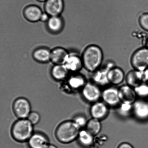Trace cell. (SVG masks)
I'll use <instances>...</instances> for the list:
<instances>
[{"mask_svg":"<svg viewBox=\"0 0 148 148\" xmlns=\"http://www.w3.org/2000/svg\"><path fill=\"white\" fill-rule=\"evenodd\" d=\"M81 58L84 68L92 73L102 65L103 54L99 46L91 45L86 48Z\"/></svg>","mask_w":148,"mask_h":148,"instance_id":"cell-1","label":"cell"},{"mask_svg":"<svg viewBox=\"0 0 148 148\" xmlns=\"http://www.w3.org/2000/svg\"><path fill=\"white\" fill-rule=\"evenodd\" d=\"M80 129L73 120H67L59 125L55 135L59 142L67 144L77 139Z\"/></svg>","mask_w":148,"mask_h":148,"instance_id":"cell-2","label":"cell"},{"mask_svg":"<svg viewBox=\"0 0 148 148\" xmlns=\"http://www.w3.org/2000/svg\"><path fill=\"white\" fill-rule=\"evenodd\" d=\"M11 133L13 138L16 141H28L34 133L33 125L27 119H18L13 124Z\"/></svg>","mask_w":148,"mask_h":148,"instance_id":"cell-3","label":"cell"},{"mask_svg":"<svg viewBox=\"0 0 148 148\" xmlns=\"http://www.w3.org/2000/svg\"><path fill=\"white\" fill-rule=\"evenodd\" d=\"M116 66L115 63L112 61H108L101 65L99 69L92 73V82L99 86L104 87L109 85L108 78L109 71L112 68Z\"/></svg>","mask_w":148,"mask_h":148,"instance_id":"cell-4","label":"cell"},{"mask_svg":"<svg viewBox=\"0 0 148 148\" xmlns=\"http://www.w3.org/2000/svg\"><path fill=\"white\" fill-rule=\"evenodd\" d=\"M131 64L135 70L143 71L148 68V49L143 47L136 50L132 56Z\"/></svg>","mask_w":148,"mask_h":148,"instance_id":"cell-5","label":"cell"},{"mask_svg":"<svg viewBox=\"0 0 148 148\" xmlns=\"http://www.w3.org/2000/svg\"><path fill=\"white\" fill-rule=\"evenodd\" d=\"M102 91L100 87L93 82H87L81 90V94L87 102L93 103L100 101Z\"/></svg>","mask_w":148,"mask_h":148,"instance_id":"cell-6","label":"cell"},{"mask_svg":"<svg viewBox=\"0 0 148 148\" xmlns=\"http://www.w3.org/2000/svg\"><path fill=\"white\" fill-rule=\"evenodd\" d=\"M13 110L14 114L18 119H27L32 112L29 101L23 97L17 98L14 101Z\"/></svg>","mask_w":148,"mask_h":148,"instance_id":"cell-7","label":"cell"},{"mask_svg":"<svg viewBox=\"0 0 148 148\" xmlns=\"http://www.w3.org/2000/svg\"><path fill=\"white\" fill-rule=\"evenodd\" d=\"M101 99L109 107H118L121 103L119 96L118 88L108 87L102 91Z\"/></svg>","mask_w":148,"mask_h":148,"instance_id":"cell-8","label":"cell"},{"mask_svg":"<svg viewBox=\"0 0 148 148\" xmlns=\"http://www.w3.org/2000/svg\"><path fill=\"white\" fill-rule=\"evenodd\" d=\"M109 107L103 101H97L91 105L90 109V114L92 118L101 121L108 116Z\"/></svg>","mask_w":148,"mask_h":148,"instance_id":"cell-9","label":"cell"},{"mask_svg":"<svg viewBox=\"0 0 148 148\" xmlns=\"http://www.w3.org/2000/svg\"><path fill=\"white\" fill-rule=\"evenodd\" d=\"M64 0H47L44 3L45 12L50 16H60L64 10Z\"/></svg>","mask_w":148,"mask_h":148,"instance_id":"cell-10","label":"cell"},{"mask_svg":"<svg viewBox=\"0 0 148 148\" xmlns=\"http://www.w3.org/2000/svg\"><path fill=\"white\" fill-rule=\"evenodd\" d=\"M23 15L25 18L31 23H36L40 21L43 12L38 5L30 4L26 6L23 10Z\"/></svg>","mask_w":148,"mask_h":148,"instance_id":"cell-11","label":"cell"},{"mask_svg":"<svg viewBox=\"0 0 148 148\" xmlns=\"http://www.w3.org/2000/svg\"><path fill=\"white\" fill-rule=\"evenodd\" d=\"M119 96L121 102L133 104L137 96L134 88L127 84L122 85L118 88Z\"/></svg>","mask_w":148,"mask_h":148,"instance_id":"cell-12","label":"cell"},{"mask_svg":"<svg viewBox=\"0 0 148 148\" xmlns=\"http://www.w3.org/2000/svg\"><path fill=\"white\" fill-rule=\"evenodd\" d=\"M133 114L140 120L148 119V103L143 100H137L133 104Z\"/></svg>","mask_w":148,"mask_h":148,"instance_id":"cell-13","label":"cell"},{"mask_svg":"<svg viewBox=\"0 0 148 148\" xmlns=\"http://www.w3.org/2000/svg\"><path fill=\"white\" fill-rule=\"evenodd\" d=\"M70 53L64 48H55L51 50V62L54 65H64Z\"/></svg>","mask_w":148,"mask_h":148,"instance_id":"cell-14","label":"cell"},{"mask_svg":"<svg viewBox=\"0 0 148 148\" xmlns=\"http://www.w3.org/2000/svg\"><path fill=\"white\" fill-rule=\"evenodd\" d=\"M27 142L30 148H46L50 145L47 136L39 132L33 133Z\"/></svg>","mask_w":148,"mask_h":148,"instance_id":"cell-15","label":"cell"},{"mask_svg":"<svg viewBox=\"0 0 148 148\" xmlns=\"http://www.w3.org/2000/svg\"><path fill=\"white\" fill-rule=\"evenodd\" d=\"M127 84L135 88L145 82L144 71H140L133 69L129 72L125 77Z\"/></svg>","mask_w":148,"mask_h":148,"instance_id":"cell-16","label":"cell"},{"mask_svg":"<svg viewBox=\"0 0 148 148\" xmlns=\"http://www.w3.org/2000/svg\"><path fill=\"white\" fill-rule=\"evenodd\" d=\"M64 65L69 72L77 73L84 67L82 58L76 54H70Z\"/></svg>","mask_w":148,"mask_h":148,"instance_id":"cell-17","label":"cell"},{"mask_svg":"<svg viewBox=\"0 0 148 148\" xmlns=\"http://www.w3.org/2000/svg\"><path fill=\"white\" fill-rule=\"evenodd\" d=\"M108 78L110 84L117 86L122 83L125 79V76L123 69L116 66L109 71Z\"/></svg>","mask_w":148,"mask_h":148,"instance_id":"cell-18","label":"cell"},{"mask_svg":"<svg viewBox=\"0 0 148 148\" xmlns=\"http://www.w3.org/2000/svg\"><path fill=\"white\" fill-rule=\"evenodd\" d=\"M46 23L47 30L53 34L60 33L64 27V20L60 16H51Z\"/></svg>","mask_w":148,"mask_h":148,"instance_id":"cell-19","label":"cell"},{"mask_svg":"<svg viewBox=\"0 0 148 148\" xmlns=\"http://www.w3.org/2000/svg\"><path fill=\"white\" fill-rule=\"evenodd\" d=\"M51 50L45 47H39L33 52V58L36 62L41 63H46L51 61Z\"/></svg>","mask_w":148,"mask_h":148,"instance_id":"cell-20","label":"cell"},{"mask_svg":"<svg viewBox=\"0 0 148 148\" xmlns=\"http://www.w3.org/2000/svg\"><path fill=\"white\" fill-rule=\"evenodd\" d=\"M67 82L69 88L74 90L82 89L87 83L84 75L77 73L71 75L68 79Z\"/></svg>","mask_w":148,"mask_h":148,"instance_id":"cell-21","label":"cell"},{"mask_svg":"<svg viewBox=\"0 0 148 148\" xmlns=\"http://www.w3.org/2000/svg\"><path fill=\"white\" fill-rule=\"evenodd\" d=\"M69 72L64 64L54 65L50 71L52 77L58 81H62L66 79Z\"/></svg>","mask_w":148,"mask_h":148,"instance_id":"cell-22","label":"cell"},{"mask_svg":"<svg viewBox=\"0 0 148 148\" xmlns=\"http://www.w3.org/2000/svg\"><path fill=\"white\" fill-rule=\"evenodd\" d=\"M94 136L85 129L80 130L77 140L79 144L85 147H90L94 143Z\"/></svg>","mask_w":148,"mask_h":148,"instance_id":"cell-23","label":"cell"},{"mask_svg":"<svg viewBox=\"0 0 148 148\" xmlns=\"http://www.w3.org/2000/svg\"><path fill=\"white\" fill-rule=\"evenodd\" d=\"M101 121L92 118L88 120L85 129L94 136H97L101 132L102 128Z\"/></svg>","mask_w":148,"mask_h":148,"instance_id":"cell-24","label":"cell"},{"mask_svg":"<svg viewBox=\"0 0 148 148\" xmlns=\"http://www.w3.org/2000/svg\"><path fill=\"white\" fill-rule=\"evenodd\" d=\"M133 104L121 102L118 106L119 114L123 117H127L133 114Z\"/></svg>","mask_w":148,"mask_h":148,"instance_id":"cell-25","label":"cell"},{"mask_svg":"<svg viewBox=\"0 0 148 148\" xmlns=\"http://www.w3.org/2000/svg\"><path fill=\"white\" fill-rule=\"evenodd\" d=\"M137 97L141 99L148 97V83H143L134 88Z\"/></svg>","mask_w":148,"mask_h":148,"instance_id":"cell-26","label":"cell"},{"mask_svg":"<svg viewBox=\"0 0 148 148\" xmlns=\"http://www.w3.org/2000/svg\"><path fill=\"white\" fill-rule=\"evenodd\" d=\"M73 120L80 129L85 127L88 121L85 116L81 115L76 116Z\"/></svg>","mask_w":148,"mask_h":148,"instance_id":"cell-27","label":"cell"},{"mask_svg":"<svg viewBox=\"0 0 148 148\" xmlns=\"http://www.w3.org/2000/svg\"><path fill=\"white\" fill-rule=\"evenodd\" d=\"M139 22L142 28L148 32V13L141 14L139 18Z\"/></svg>","mask_w":148,"mask_h":148,"instance_id":"cell-28","label":"cell"},{"mask_svg":"<svg viewBox=\"0 0 148 148\" xmlns=\"http://www.w3.org/2000/svg\"><path fill=\"white\" fill-rule=\"evenodd\" d=\"M27 119L34 125L38 124L40 119V116L38 113L32 111Z\"/></svg>","mask_w":148,"mask_h":148,"instance_id":"cell-29","label":"cell"},{"mask_svg":"<svg viewBox=\"0 0 148 148\" xmlns=\"http://www.w3.org/2000/svg\"><path fill=\"white\" fill-rule=\"evenodd\" d=\"M50 17V16L47 13L45 12H43L40 17V21L42 22L47 23Z\"/></svg>","mask_w":148,"mask_h":148,"instance_id":"cell-30","label":"cell"},{"mask_svg":"<svg viewBox=\"0 0 148 148\" xmlns=\"http://www.w3.org/2000/svg\"><path fill=\"white\" fill-rule=\"evenodd\" d=\"M117 148H134V147L130 143H120Z\"/></svg>","mask_w":148,"mask_h":148,"instance_id":"cell-31","label":"cell"},{"mask_svg":"<svg viewBox=\"0 0 148 148\" xmlns=\"http://www.w3.org/2000/svg\"><path fill=\"white\" fill-rule=\"evenodd\" d=\"M145 82L148 83V68L144 71Z\"/></svg>","mask_w":148,"mask_h":148,"instance_id":"cell-32","label":"cell"},{"mask_svg":"<svg viewBox=\"0 0 148 148\" xmlns=\"http://www.w3.org/2000/svg\"><path fill=\"white\" fill-rule=\"evenodd\" d=\"M46 148H58L56 146L53 145H49Z\"/></svg>","mask_w":148,"mask_h":148,"instance_id":"cell-33","label":"cell"},{"mask_svg":"<svg viewBox=\"0 0 148 148\" xmlns=\"http://www.w3.org/2000/svg\"><path fill=\"white\" fill-rule=\"evenodd\" d=\"M35 1L40 3H45L47 0H35Z\"/></svg>","mask_w":148,"mask_h":148,"instance_id":"cell-34","label":"cell"},{"mask_svg":"<svg viewBox=\"0 0 148 148\" xmlns=\"http://www.w3.org/2000/svg\"><path fill=\"white\" fill-rule=\"evenodd\" d=\"M146 47H147L148 49V38H147V40H146Z\"/></svg>","mask_w":148,"mask_h":148,"instance_id":"cell-35","label":"cell"}]
</instances>
